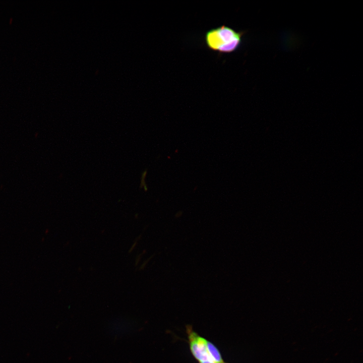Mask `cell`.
<instances>
[{
  "label": "cell",
  "mask_w": 363,
  "mask_h": 363,
  "mask_svg": "<svg viewBox=\"0 0 363 363\" xmlns=\"http://www.w3.org/2000/svg\"><path fill=\"white\" fill-rule=\"evenodd\" d=\"M245 33L236 31L229 26L222 25L208 30L204 39L210 49L220 53H229L239 48Z\"/></svg>",
  "instance_id": "obj_1"
},
{
  "label": "cell",
  "mask_w": 363,
  "mask_h": 363,
  "mask_svg": "<svg viewBox=\"0 0 363 363\" xmlns=\"http://www.w3.org/2000/svg\"><path fill=\"white\" fill-rule=\"evenodd\" d=\"M207 347L213 363H227L224 360L219 350L214 344L207 340Z\"/></svg>",
  "instance_id": "obj_2"
}]
</instances>
